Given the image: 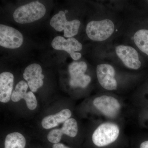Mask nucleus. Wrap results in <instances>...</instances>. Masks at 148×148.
<instances>
[{
    "label": "nucleus",
    "instance_id": "obj_1",
    "mask_svg": "<svg viewBox=\"0 0 148 148\" xmlns=\"http://www.w3.org/2000/svg\"><path fill=\"white\" fill-rule=\"evenodd\" d=\"M46 12L42 3L38 1L32 2L16 9L13 13L14 19L20 24L32 23L42 18Z\"/></svg>",
    "mask_w": 148,
    "mask_h": 148
},
{
    "label": "nucleus",
    "instance_id": "obj_2",
    "mask_svg": "<svg viewBox=\"0 0 148 148\" xmlns=\"http://www.w3.org/2000/svg\"><path fill=\"white\" fill-rule=\"evenodd\" d=\"M119 127L112 123H105L100 125L92 135L93 144L98 147L108 145L114 142L119 136Z\"/></svg>",
    "mask_w": 148,
    "mask_h": 148
},
{
    "label": "nucleus",
    "instance_id": "obj_3",
    "mask_svg": "<svg viewBox=\"0 0 148 148\" xmlns=\"http://www.w3.org/2000/svg\"><path fill=\"white\" fill-rule=\"evenodd\" d=\"M114 30L113 22L108 19L90 21L87 24L86 29L88 38L95 41L107 40L113 34Z\"/></svg>",
    "mask_w": 148,
    "mask_h": 148
},
{
    "label": "nucleus",
    "instance_id": "obj_4",
    "mask_svg": "<svg viewBox=\"0 0 148 148\" xmlns=\"http://www.w3.org/2000/svg\"><path fill=\"white\" fill-rule=\"evenodd\" d=\"M50 24L56 31H64V37L70 38L78 34L81 23L77 19L67 21L65 12L61 10L52 17Z\"/></svg>",
    "mask_w": 148,
    "mask_h": 148
},
{
    "label": "nucleus",
    "instance_id": "obj_5",
    "mask_svg": "<svg viewBox=\"0 0 148 148\" xmlns=\"http://www.w3.org/2000/svg\"><path fill=\"white\" fill-rule=\"evenodd\" d=\"M87 68V64L84 61H74L69 65V71L71 76L69 82L71 86L85 88L88 85L91 78L85 74Z\"/></svg>",
    "mask_w": 148,
    "mask_h": 148
},
{
    "label": "nucleus",
    "instance_id": "obj_6",
    "mask_svg": "<svg viewBox=\"0 0 148 148\" xmlns=\"http://www.w3.org/2000/svg\"><path fill=\"white\" fill-rule=\"evenodd\" d=\"M23 35L13 27L0 25V45L6 48L14 49L21 47L23 42Z\"/></svg>",
    "mask_w": 148,
    "mask_h": 148
},
{
    "label": "nucleus",
    "instance_id": "obj_7",
    "mask_svg": "<svg viewBox=\"0 0 148 148\" xmlns=\"http://www.w3.org/2000/svg\"><path fill=\"white\" fill-rule=\"evenodd\" d=\"M51 46L56 50L66 51L75 61H77L81 58V53L75 51L82 49V45L73 37L66 39L60 36L56 37L51 42Z\"/></svg>",
    "mask_w": 148,
    "mask_h": 148
},
{
    "label": "nucleus",
    "instance_id": "obj_8",
    "mask_svg": "<svg viewBox=\"0 0 148 148\" xmlns=\"http://www.w3.org/2000/svg\"><path fill=\"white\" fill-rule=\"evenodd\" d=\"M93 105L106 116L114 118L117 115L121 109L118 101L112 96L102 95L94 99Z\"/></svg>",
    "mask_w": 148,
    "mask_h": 148
},
{
    "label": "nucleus",
    "instance_id": "obj_9",
    "mask_svg": "<svg viewBox=\"0 0 148 148\" xmlns=\"http://www.w3.org/2000/svg\"><path fill=\"white\" fill-rule=\"evenodd\" d=\"M96 73L99 83L105 89L110 90L116 89L117 83L114 78L115 72L112 66L108 64L98 65Z\"/></svg>",
    "mask_w": 148,
    "mask_h": 148
},
{
    "label": "nucleus",
    "instance_id": "obj_10",
    "mask_svg": "<svg viewBox=\"0 0 148 148\" xmlns=\"http://www.w3.org/2000/svg\"><path fill=\"white\" fill-rule=\"evenodd\" d=\"M117 55L127 68L138 70L141 66L139 55L134 48L128 46L121 45L116 48Z\"/></svg>",
    "mask_w": 148,
    "mask_h": 148
},
{
    "label": "nucleus",
    "instance_id": "obj_11",
    "mask_svg": "<svg viewBox=\"0 0 148 148\" xmlns=\"http://www.w3.org/2000/svg\"><path fill=\"white\" fill-rule=\"evenodd\" d=\"M23 77L27 81L29 87L33 92H36L38 89L43 85L42 69L39 64H31L24 70Z\"/></svg>",
    "mask_w": 148,
    "mask_h": 148
},
{
    "label": "nucleus",
    "instance_id": "obj_12",
    "mask_svg": "<svg viewBox=\"0 0 148 148\" xmlns=\"http://www.w3.org/2000/svg\"><path fill=\"white\" fill-rule=\"evenodd\" d=\"M28 84L24 81H21L16 84L15 89L12 92V101L14 102H18L21 99L26 101L27 107L30 110H34L36 108V98L32 91L27 92L28 88Z\"/></svg>",
    "mask_w": 148,
    "mask_h": 148
},
{
    "label": "nucleus",
    "instance_id": "obj_13",
    "mask_svg": "<svg viewBox=\"0 0 148 148\" xmlns=\"http://www.w3.org/2000/svg\"><path fill=\"white\" fill-rule=\"evenodd\" d=\"M14 77L13 74L5 72L0 75V101L6 103L10 101L12 95Z\"/></svg>",
    "mask_w": 148,
    "mask_h": 148
},
{
    "label": "nucleus",
    "instance_id": "obj_14",
    "mask_svg": "<svg viewBox=\"0 0 148 148\" xmlns=\"http://www.w3.org/2000/svg\"><path fill=\"white\" fill-rule=\"evenodd\" d=\"M71 115V112L70 110L64 109L56 114L50 115L45 117L42 121V125L45 129L53 128L58 126L60 123L65 122Z\"/></svg>",
    "mask_w": 148,
    "mask_h": 148
},
{
    "label": "nucleus",
    "instance_id": "obj_15",
    "mask_svg": "<svg viewBox=\"0 0 148 148\" xmlns=\"http://www.w3.org/2000/svg\"><path fill=\"white\" fill-rule=\"evenodd\" d=\"M26 141L21 133L15 132L7 135L4 148H25Z\"/></svg>",
    "mask_w": 148,
    "mask_h": 148
},
{
    "label": "nucleus",
    "instance_id": "obj_16",
    "mask_svg": "<svg viewBox=\"0 0 148 148\" xmlns=\"http://www.w3.org/2000/svg\"><path fill=\"white\" fill-rule=\"evenodd\" d=\"M134 41L141 51L148 56V30L141 29L134 36Z\"/></svg>",
    "mask_w": 148,
    "mask_h": 148
},
{
    "label": "nucleus",
    "instance_id": "obj_17",
    "mask_svg": "<svg viewBox=\"0 0 148 148\" xmlns=\"http://www.w3.org/2000/svg\"><path fill=\"white\" fill-rule=\"evenodd\" d=\"M63 134L74 138L76 136L78 132V125L75 119H69L64 122L61 128Z\"/></svg>",
    "mask_w": 148,
    "mask_h": 148
},
{
    "label": "nucleus",
    "instance_id": "obj_18",
    "mask_svg": "<svg viewBox=\"0 0 148 148\" xmlns=\"http://www.w3.org/2000/svg\"><path fill=\"white\" fill-rule=\"evenodd\" d=\"M63 134L61 129L52 130L47 135L48 140L50 143L57 144L61 140Z\"/></svg>",
    "mask_w": 148,
    "mask_h": 148
},
{
    "label": "nucleus",
    "instance_id": "obj_19",
    "mask_svg": "<svg viewBox=\"0 0 148 148\" xmlns=\"http://www.w3.org/2000/svg\"><path fill=\"white\" fill-rule=\"evenodd\" d=\"M53 148H70L64 145L63 144L61 143H57V144H54L53 146Z\"/></svg>",
    "mask_w": 148,
    "mask_h": 148
},
{
    "label": "nucleus",
    "instance_id": "obj_20",
    "mask_svg": "<svg viewBox=\"0 0 148 148\" xmlns=\"http://www.w3.org/2000/svg\"><path fill=\"white\" fill-rule=\"evenodd\" d=\"M140 148H148V140L144 141L140 145Z\"/></svg>",
    "mask_w": 148,
    "mask_h": 148
},
{
    "label": "nucleus",
    "instance_id": "obj_21",
    "mask_svg": "<svg viewBox=\"0 0 148 148\" xmlns=\"http://www.w3.org/2000/svg\"><path fill=\"white\" fill-rule=\"evenodd\" d=\"M68 10H65V12H65V13H67V12H68Z\"/></svg>",
    "mask_w": 148,
    "mask_h": 148
}]
</instances>
